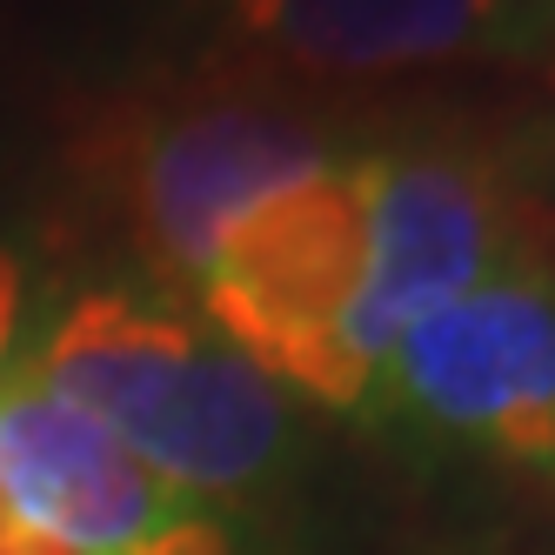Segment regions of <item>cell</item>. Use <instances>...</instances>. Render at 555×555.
<instances>
[{"instance_id":"obj_5","label":"cell","mask_w":555,"mask_h":555,"mask_svg":"<svg viewBox=\"0 0 555 555\" xmlns=\"http://www.w3.org/2000/svg\"><path fill=\"white\" fill-rule=\"evenodd\" d=\"M0 508L74 555H228L215 508L168 489L41 375L0 388Z\"/></svg>"},{"instance_id":"obj_6","label":"cell","mask_w":555,"mask_h":555,"mask_svg":"<svg viewBox=\"0 0 555 555\" xmlns=\"http://www.w3.org/2000/svg\"><path fill=\"white\" fill-rule=\"evenodd\" d=\"M322 162V134L295 114L255 101H194L121 134L114 188H121V208L147 261L168 282L194 288L234 215H248L261 194L288 188Z\"/></svg>"},{"instance_id":"obj_3","label":"cell","mask_w":555,"mask_h":555,"mask_svg":"<svg viewBox=\"0 0 555 555\" xmlns=\"http://www.w3.org/2000/svg\"><path fill=\"white\" fill-rule=\"evenodd\" d=\"M369 402L435 442L555 475V261L502 268L415 322Z\"/></svg>"},{"instance_id":"obj_1","label":"cell","mask_w":555,"mask_h":555,"mask_svg":"<svg viewBox=\"0 0 555 555\" xmlns=\"http://www.w3.org/2000/svg\"><path fill=\"white\" fill-rule=\"evenodd\" d=\"M34 375L194 502L255 489L288 449L282 388L215 328L141 295L74 301Z\"/></svg>"},{"instance_id":"obj_8","label":"cell","mask_w":555,"mask_h":555,"mask_svg":"<svg viewBox=\"0 0 555 555\" xmlns=\"http://www.w3.org/2000/svg\"><path fill=\"white\" fill-rule=\"evenodd\" d=\"M14 335H21V261H14L8 248H0V388H8Z\"/></svg>"},{"instance_id":"obj_2","label":"cell","mask_w":555,"mask_h":555,"mask_svg":"<svg viewBox=\"0 0 555 555\" xmlns=\"http://www.w3.org/2000/svg\"><path fill=\"white\" fill-rule=\"evenodd\" d=\"M194 295L208 328L242 348L274 388H301L328 409H362L382 382L362 335L369 154H328L322 168L234 215Z\"/></svg>"},{"instance_id":"obj_4","label":"cell","mask_w":555,"mask_h":555,"mask_svg":"<svg viewBox=\"0 0 555 555\" xmlns=\"http://www.w3.org/2000/svg\"><path fill=\"white\" fill-rule=\"evenodd\" d=\"M548 208L482 154H369V308L375 369L395 341L502 268L555 261Z\"/></svg>"},{"instance_id":"obj_9","label":"cell","mask_w":555,"mask_h":555,"mask_svg":"<svg viewBox=\"0 0 555 555\" xmlns=\"http://www.w3.org/2000/svg\"><path fill=\"white\" fill-rule=\"evenodd\" d=\"M0 555H74V548H61V542H48V535L8 522V529H0Z\"/></svg>"},{"instance_id":"obj_10","label":"cell","mask_w":555,"mask_h":555,"mask_svg":"<svg viewBox=\"0 0 555 555\" xmlns=\"http://www.w3.org/2000/svg\"><path fill=\"white\" fill-rule=\"evenodd\" d=\"M0 529H8V508H0Z\"/></svg>"},{"instance_id":"obj_7","label":"cell","mask_w":555,"mask_h":555,"mask_svg":"<svg viewBox=\"0 0 555 555\" xmlns=\"http://www.w3.org/2000/svg\"><path fill=\"white\" fill-rule=\"evenodd\" d=\"M522 0H221L228 41L314 81L468 61L515 34Z\"/></svg>"}]
</instances>
